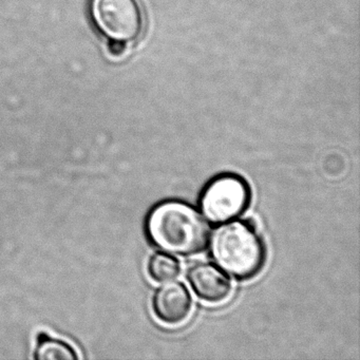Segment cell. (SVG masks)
I'll return each instance as SVG.
<instances>
[{"label": "cell", "instance_id": "cell-5", "mask_svg": "<svg viewBox=\"0 0 360 360\" xmlns=\"http://www.w3.org/2000/svg\"><path fill=\"white\" fill-rule=\"evenodd\" d=\"M191 307L193 299L186 286L181 282L170 280L160 286L153 295V313L160 321L167 326H178L186 321Z\"/></svg>", "mask_w": 360, "mask_h": 360}, {"label": "cell", "instance_id": "cell-8", "mask_svg": "<svg viewBox=\"0 0 360 360\" xmlns=\"http://www.w3.org/2000/svg\"><path fill=\"white\" fill-rule=\"evenodd\" d=\"M147 271L149 277L155 281H170L180 275L181 265L174 257L157 252L149 259Z\"/></svg>", "mask_w": 360, "mask_h": 360}, {"label": "cell", "instance_id": "cell-4", "mask_svg": "<svg viewBox=\"0 0 360 360\" xmlns=\"http://www.w3.org/2000/svg\"><path fill=\"white\" fill-rule=\"evenodd\" d=\"M90 13L96 28L108 39L127 43L142 31V13L136 0H91Z\"/></svg>", "mask_w": 360, "mask_h": 360}, {"label": "cell", "instance_id": "cell-9", "mask_svg": "<svg viewBox=\"0 0 360 360\" xmlns=\"http://www.w3.org/2000/svg\"><path fill=\"white\" fill-rule=\"evenodd\" d=\"M126 51V43L120 41H113V39H109L108 41V52L110 56H115V58H120L123 56Z\"/></svg>", "mask_w": 360, "mask_h": 360}, {"label": "cell", "instance_id": "cell-6", "mask_svg": "<svg viewBox=\"0 0 360 360\" xmlns=\"http://www.w3.org/2000/svg\"><path fill=\"white\" fill-rule=\"evenodd\" d=\"M187 279L199 298L212 304L222 303L231 297V280L218 267L208 262H198L187 271Z\"/></svg>", "mask_w": 360, "mask_h": 360}, {"label": "cell", "instance_id": "cell-3", "mask_svg": "<svg viewBox=\"0 0 360 360\" xmlns=\"http://www.w3.org/2000/svg\"><path fill=\"white\" fill-rule=\"evenodd\" d=\"M252 200L250 185L236 174H221L202 189L199 206L206 220L214 224L229 222L243 214Z\"/></svg>", "mask_w": 360, "mask_h": 360}, {"label": "cell", "instance_id": "cell-7", "mask_svg": "<svg viewBox=\"0 0 360 360\" xmlns=\"http://www.w3.org/2000/svg\"><path fill=\"white\" fill-rule=\"evenodd\" d=\"M34 358L37 360H75L79 355L67 341L52 338L49 334L41 333L37 336Z\"/></svg>", "mask_w": 360, "mask_h": 360}, {"label": "cell", "instance_id": "cell-2", "mask_svg": "<svg viewBox=\"0 0 360 360\" xmlns=\"http://www.w3.org/2000/svg\"><path fill=\"white\" fill-rule=\"evenodd\" d=\"M210 252L222 271L239 280L258 275L266 259L264 242L250 221L223 223L210 238Z\"/></svg>", "mask_w": 360, "mask_h": 360}, {"label": "cell", "instance_id": "cell-1", "mask_svg": "<svg viewBox=\"0 0 360 360\" xmlns=\"http://www.w3.org/2000/svg\"><path fill=\"white\" fill-rule=\"evenodd\" d=\"M145 235L158 250L176 256H193L205 248L210 226L191 204L169 199L151 207L145 218Z\"/></svg>", "mask_w": 360, "mask_h": 360}]
</instances>
